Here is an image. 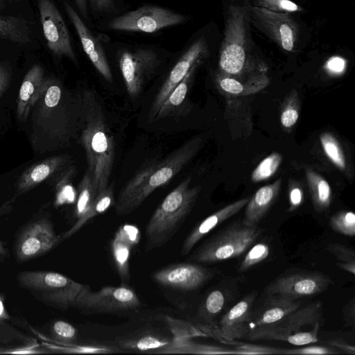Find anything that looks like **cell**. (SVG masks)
Listing matches in <instances>:
<instances>
[{"label": "cell", "mask_w": 355, "mask_h": 355, "mask_svg": "<svg viewBox=\"0 0 355 355\" xmlns=\"http://www.w3.org/2000/svg\"><path fill=\"white\" fill-rule=\"evenodd\" d=\"M81 144L85 148L87 169L97 193L109 185L115 157L113 137L106 123L101 104L91 89L83 92L80 101Z\"/></svg>", "instance_id": "obj_1"}, {"label": "cell", "mask_w": 355, "mask_h": 355, "mask_svg": "<svg viewBox=\"0 0 355 355\" xmlns=\"http://www.w3.org/2000/svg\"><path fill=\"white\" fill-rule=\"evenodd\" d=\"M200 140L188 141L164 160L148 164L139 170L121 190L116 203L119 214L136 209L156 189L168 184L192 159Z\"/></svg>", "instance_id": "obj_2"}, {"label": "cell", "mask_w": 355, "mask_h": 355, "mask_svg": "<svg viewBox=\"0 0 355 355\" xmlns=\"http://www.w3.org/2000/svg\"><path fill=\"white\" fill-rule=\"evenodd\" d=\"M322 319L320 302L299 307L279 320L250 331L244 338L252 340H279L300 346L318 341Z\"/></svg>", "instance_id": "obj_3"}, {"label": "cell", "mask_w": 355, "mask_h": 355, "mask_svg": "<svg viewBox=\"0 0 355 355\" xmlns=\"http://www.w3.org/2000/svg\"><path fill=\"white\" fill-rule=\"evenodd\" d=\"M191 180L190 175L187 177L153 214L146 227L148 249L165 244L191 211L200 192L199 187L189 188Z\"/></svg>", "instance_id": "obj_4"}, {"label": "cell", "mask_w": 355, "mask_h": 355, "mask_svg": "<svg viewBox=\"0 0 355 355\" xmlns=\"http://www.w3.org/2000/svg\"><path fill=\"white\" fill-rule=\"evenodd\" d=\"M249 6H230L227 12L224 37L219 51V66L229 74L242 71L252 47Z\"/></svg>", "instance_id": "obj_5"}, {"label": "cell", "mask_w": 355, "mask_h": 355, "mask_svg": "<svg viewBox=\"0 0 355 355\" xmlns=\"http://www.w3.org/2000/svg\"><path fill=\"white\" fill-rule=\"evenodd\" d=\"M260 233L257 225L248 226L243 223L230 225L198 248L192 259L213 263L239 257L252 246Z\"/></svg>", "instance_id": "obj_6"}, {"label": "cell", "mask_w": 355, "mask_h": 355, "mask_svg": "<svg viewBox=\"0 0 355 355\" xmlns=\"http://www.w3.org/2000/svg\"><path fill=\"white\" fill-rule=\"evenodd\" d=\"M187 20V16L171 10L145 6L113 19L109 27L115 31L150 33L185 23Z\"/></svg>", "instance_id": "obj_7"}, {"label": "cell", "mask_w": 355, "mask_h": 355, "mask_svg": "<svg viewBox=\"0 0 355 355\" xmlns=\"http://www.w3.org/2000/svg\"><path fill=\"white\" fill-rule=\"evenodd\" d=\"M118 62L128 93L135 98L160 65L161 60L154 50L137 48L121 51Z\"/></svg>", "instance_id": "obj_8"}, {"label": "cell", "mask_w": 355, "mask_h": 355, "mask_svg": "<svg viewBox=\"0 0 355 355\" xmlns=\"http://www.w3.org/2000/svg\"><path fill=\"white\" fill-rule=\"evenodd\" d=\"M250 24L286 51H293L299 37V26L288 13L249 6Z\"/></svg>", "instance_id": "obj_9"}, {"label": "cell", "mask_w": 355, "mask_h": 355, "mask_svg": "<svg viewBox=\"0 0 355 355\" xmlns=\"http://www.w3.org/2000/svg\"><path fill=\"white\" fill-rule=\"evenodd\" d=\"M140 305L135 292L130 287L104 286L91 291L87 286L80 295L75 308L90 313L115 312L132 309Z\"/></svg>", "instance_id": "obj_10"}, {"label": "cell", "mask_w": 355, "mask_h": 355, "mask_svg": "<svg viewBox=\"0 0 355 355\" xmlns=\"http://www.w3.org/2000/svg\"><path fill=\"white\" fill-rule=\"evenodd\" d=\"M331 283L330 278L322 273L298 271L278 277L265 290L268 294L280 295L297 300L322 293Z\"/></svg>", "instance_id": "obj_11"}, {"label": "cell", "mask_w": 355, "mask_h": 355, "mask_svg": "<svg viewBox=\"0 0 355 355\" xmlns=\"http://www.w3.org/2000/svg\"><path fill=\"white\" fill-rule=\"evenodd\" d=\"M38 8L44 35L50 51L58 57L65 56L76 62L66 24L51 0H39Z\"/></svg>", "instance_id": "obj_12"}, {"label": "cell", "mask_w": 355, "mask_h": 355, "mask_svg": "<svg viewBox=\"0 0 355 355\" xmlns=\"http://www.w3.org/2000/svg\"><path fill=\"white\" fill-rule=\"evenodd\" d=\"M60 240L47 219L31 223L18 237L15 250L16 260L23 263L41 256L53 248Z\"/></svg>", "instance_id": "obj_13"}, {"label": "cell", "mask_w": 355, "mask_h": 355, "mask_svg": "<svg viewBox=\"0 0 355 355\" xmlns=\"http://www.w3.org/2000/svg\"><path fill=\"white\" fill-rule=\"evenodd\" d=\"M208 48L205 39L196 40L182 54L172 68L165 82L157 94L150 109L148 119L154 121L158 111L175 87L183 80L192 66L207 55Z\"/></svg>", "instance_id": "obj_14"}, {"label": "cell", "mask_w": 355, "mask_h": 355, "mask_svg": "<svg viewBox=\"0 0 355 355\" xmlns=\"http://www.w3.org/2000/svg\"><path fill=\"white\" fill-rule=\"evenodd\" d=\"M210 273L205 268L193 263H178L165 267L153 274L158 284L175 289L192 291L201 286Z\"/></svg>", "instance_id": "obj_15"}, {"label": "cell", "mask_w": 355, "mask_h": 355, "mask_svg": "<svg viewBox=\"0 0 355 355\" xmlns=\"http://www.w3.org/2000/svg\"><path fill=\"white\" fill-rule=\"evenodd\" d=\"M64 8L88 58L98 73L107 82L112 83V73L103 46L94 36L76 11L66 2Z\"/></svg>", "instance_id": "obj_16"}, {"label": "cell", "mask_w": 355, "mask_h": 355, "mask_svg": "<svg viewBox=\"0 0 355 355\" xmlns=\"http://www.w3.org/2000/svg\"><path fill=\"white\" fill-rule=\"evenodd\" d=\"M301 302L289 297L268 294L256 311H252L247 324L248 333L257 327L268 325L283 318L300 307ZM247 333V334H248Z\"/></svg>", "instance_id": "obj_17"}, {"label": "cell", "mask_w": 355, "mask_h": 355, "mask_svg": "<svg viewBox=\"0 0 355 355\" xmlns=\"http://www.w3.org/2000/svg\"><path fill=\"white\" fill-rule=\"evenodd\" d=\"M256 293H252L232 306L221 318L220 334L223 343L244 338L248 333L247 324L251 315Z\"/></svg>", "instance_id": "obj_18"}, {"label": "cell", "mask_w": 355, "mask_h": 355, "mask_svg": "<svg viewBox=\"0 0 355 355\" xmlns=\"http://www.w3.org/2000/svg\"><path fill=\"white\" fill-rule=\"evenodd\" d=\"M46 86L43 68L34 64L27 71L21 84L17 101V116L25 121L32 107L42 97Z\"/></svg>", "instance_id": "obj_19"}, {"label": "cell", "mask_w": 355, "mask_h": 355, "mask_svg": "<svg viewBox=\"0 0 355 355\" xmlns=\"http://www.w3.org/2000/svg\"><path fill=\"white\" fill-rule=\"evenodd\" d=\"M140 239L137 227L125 224L115 233L111 243V250L114 263L121 279L127 282L130 278L129 261L132 248Z\"/></svg>", "instance_id": "obj_20"}, {"label": "cell", "mask_w": 355, "mask_h": 355, "mask_svg": "<svg viewBox=\"0 0 355 355\" xmlns=\"http://www.w3.org/2000/svg\"><path fill=\"white\" fill-rule=\"evenodd\" d=\"M248 201V198L236 201L219 209L198 224L184 239L182 254L187 255L202 237L239 212Z\"/></svg>", "instance_id": "obj_21"}, {"label": "cell", "mask_w": 355, "mask_h": 355, "mask_svg": "<svg viewBox=\"0 0 355 355\" xmlns=\"http://www.w3.org/2000/svg\"><path fill=\"white\" fill-rule=\"evenodd\" d=\"M69 160L65 155L49 157L31 165L19 177L17 183L18 193L26 192L63 169Z\"/></svg>", "instance_id": "obj_22"}, {"label": "cell", "mask_w": 355, "mask_h": 355, "mask_svg": "<svg viewBox=\"0 0 355 355\" xmlns=\"http://www.w3.org/2000/svg\"><path fill=\"white\" fill-rule=\"evenodd\" d=\"M202 59L197 61L191 68L183 80L175 87L164 101L155 119L166 117H181L185 116L189 110L187 96L198 67Z\"/></svg>", "instance_id": "obj_23"}, {"label": "cell", "mask_w": 355, "mask_h": 355, "mask_svg": "<svg viewBox=\"0 0 355 355\" xmlns=\"http://www.w3.org/2000/svg\"><path fill=\"white\" fill-rule=\"evenodd\" d=\"M17 279L22 287L34 293L51 291L73 281L60 273L44 270L22 271L17 275Z\"/></svg>", "instance_id": "obj_24"}, {"label": "cell", "mask_w": 355, "mask_h": 355, "mask_svg": "<svg viewBox=\"0 0 355 355\" xmlns=\"http://www.w3.org/2000/svg\"><path fill=\"white\" fill-rule=\"evenodd\" d=\"M278 189L279 183L260 188L247 203L243 223L248 226H256L275 199Z\"/></svg>", "instance_id": "obj_25"}, {"label": "cell", "mask_w": 355, "mask_h": 355, "mask_svg": "<svg viewBox=\"0 0 355 355\" xmlns=\"http://www.w3.org/2000/svg\"><path fill=\"white\" fill-rule=\"evenodd\" d=\"M87 287L73 280L69 284L55 290L39 292V299L55 308L67 309L76 306L80 295Z\"/></svg>", "instance_id": "obj_26"}, {"label": "cell", "mask_w": 355, "mask_h": 355, "mask_svg": "<svg viewBox=\"0 0 355 355\" xmlns=\"http://www.w3.org/2000/svg\"><path fill=\"white\" fill-rule=\"evenodd\" d=\"M114 183L109 184L96 196L87 213L67 230L63 235L62 239H67L78 231L89 220L96 215L103 213L114 203Z\"/></svg>", "instance_id": "obj_27"}, {"label": "cell", "mask_w": 355, "mask_h": 355, "mask_svg": "<svg viewBox=\"0 0 355 355\" xmlns=\"http://www.w3.org/2000/svg\"><path fill=\"white\" fill-rule=\"evenodd\" d=\"M155 353L159 354H239L236 349L203 345L192 343L187 339H176Z\"/></svg>", "instance_id": "obj_28"}, {"label": "cell", "mask_w": 355, "mask_h": 355, "mask_svg": "<svg viewBox=\"0 0 355 355\" xmlns=\"http://www.w3.org/2000/svg\"><path fill=\"white\" fill-rule=\"evenodd\" d=\"M0 37L19 44L30 42L28 22L20 17L0 15Z\"/></svg>", "instance_id": "obj_29"}, {"label": "cell", "mask_w": 355, "mask_h": 355, "mask_svg": "<svg viewBox=\"0 0 355 355\" xmlns=\"http://www.w3.org/2000/svg\"><path fill=\"white\" fill-rule=\"evenodd\" d=\"M96 195L92 179L86 171L78 188L75 209L77 220L87 213Z\"/></svg>", "instance_id": "obj_30"}, {"label": "cell", "mask_w": 355, "mask_h": 355, "mask_svg": "<svg viewBox=\"0 0 355 355\" xmlns=\"http://www.w3.org/2000/svg\"><path fill=\"white\" fill-rule=\"evenodd\" d=\"M166 338L155 334H144L134 339L124 341L123 348L139 352L161 349L171 343Z\"/></svg>", "instance_id": "obj_31"}, {"label": "cell", "mask_w": 355, "mask_h": 355, "mask_svg": "<svg viewBox=\"0 0 355 355\" xmlns=\"http://www.w3.org/2000/svg\"><path fill=\"white\" fill-rule=\"evenodd\" d=\"M327 250L334 255L337 266L352 275L355 274V252L354 250L340 243H330Z\"/></svg>", "instance_id": "obj_32"}, {"label": "cell", "mask_w": 355, "mask_h": 355, "mask_svg": "<svg viewBox=\"0 0 355 355\" xmlns=\"http://www.w3.org/2000/svg\"><path fill=\"white\" fill-rule=\"evenodd\" d=\"M75 171L74 168H69L67 171L63 173V175L58 187V193L56 196V205L58 206L64 204L73 203L76 201L77 192L73 187L71 179Z\"/></svg>", "instance_id": "obj_33"}, {"label": "cell", "mask_w": 355, "mask_h": 355, "mask_svg": "<svg viewBox=\"0 0 355 355\" xmlns=\"http://www.w3.org/2000/svg\"><path fill=\"white\" fill-rule=\"evenodd\" d=\"M330 225L336 232L347 236L355 234V214L350 211L337 213L330 219Z\"/></svg>", "instance_id": "obj_34"}, {"label": "cell", "mask_w": 355, "mask_h": 355, "mask_svg": "<svg viewBox=\"0 0 355 355\" xmlns=\"http://www.w3.org/2000/svg\"><path fill=\"white\" fill-rule=\"evenodd\" d=\"M270 254V248L267 243H259L254 245L246 253L241 261L239 271H245L266 259Z\"/></svg>", "instance_id": "obj_35"}, {"label": "cell", "mask_w": 355, "mask_h": 355, "mask_svg": "<svg viewBox=\"0 0 355 355\" xmlns=\"http://www.w3.org/2000/svg\"><path fill=\"white\" fill-rule=\"evenodd\" d=\"M281 161L282 157L278 153H272L266 157L254 170L252 180L259 182L272 176L278 168Z\"/></svg>", "instance_id": "obj_36"}, {"label": "cell", "mask_w": 355, "mask_h": 355, "mask_svg": "<svg viewBox=\"0 0 355 355\" xmlns=\"http://www.w3.org/2000/svg\"><path fill=\"white\" fill-rule=\"evenodd\" d=\"M254 6L279 13L304 11L303 8L291 0H254Z\"/></svg>", "instance_id": "obj_37"}, {"label": "cell", "mask_w": 355, "mask_h": 355, "mask_svg": "<svg viewBox=\"0 0 355 355\" xmlns=\"http://www.w3.org/2000/svg\"><path fill=\"white\" fill-rule=\"evenodd\" d=\"M321 144L329 158L340 168H345V157L336 139L330 134L324 133L320 137Z\"/></svg>", "instance_id": "obj_38"}, {"label": "cell", "mask_w": 355, "mask_h": 355, "mask_svg": "<svg viewBox=\"0 0 355 355\" xmlns=\"http://www.w3.org/2000/svg\"><path fill=\"white\" fill-rule=\"evenodd\" d=\"M312 195L315 207L318 211L327 210L330 205L331 190L329 184L320 178L317 183H313Z\"/></svg>", "instance_id": "obj_39"}, {"label": "cell", "mask_w": 355, "mask_h": 355, "mask_svg": "<svg viewBox=\"0 0 355 355\" xmlns=\"http://www.w3.org/2000/svg\"><path fill=\"white\" fill-rule=\"evenodd\" d=\"M52 333L55 339L62 344L69 345L77 338L76 329L63 320H57L53 324Z\"/></svg>", "instance_id": "obj_40"}, {"label": "cell", "mask_w": 355, "mask_h": 355, "mask_svg": "<svg viewBox=\"0 0 355 355\" xmlns=\"http://www.w3.org/2000/svg\"><path fill=\"white\" fill-rule=\"evenodd\" d=\"M225 297L222 291L214 290L206 297L204 304L205 313L209 316L216 315L225 305Z\"/></svg>", "instance_id": "obj_41"}, {"label": "cell", "mask_w": 355, "mask_h": 355, "mask_svg": "<svg viewBox=\"0 0 355 355\" xmlns=\"http://www.w3.org/2000/svg\"><path fill=\"white\" fill-rule=\"evenodd\" d=\"M51 349H55L57 351H60V352L64 353H92V354H99V353H107L112 352V349L107 347L104 346H94V345H85V346H78V345H67V346H49V347Z\"/></svg>", "instance_id": "obj_42"}, {"label": "cell", "mask_w": 355, "mask_h": 355, "mask_svg": "<svg viewBox=\"0 0 355 355\" xmlns=\"http://www.w3.org/2000/svg\"><path fill=\"white\" fill-rule=\"evenodd\" d=\"M332 347L311 345L295 349H281L280 354H337Z\"/></svg>", "instance_id": "obj_43"}, {"label": "cell", "mask_w": 355, "mask_h": 355, "mask_svg": "<svg viewBox=\"0 0 355 355\" xmlns=\"http://www.w3.org/2000/svg\"><path fill=\"white\" fill-rule=\"evenodd\" d=\"M220 87L225 92L238 94L243 92V85L238 80L232 78H223L219 82Z\"/></svg>", "instance_id": "obj_44"}, {"label": "cell", "mask_w": 355, "mask_h": 355, "mask_svg": "<svg viewBox=\"0 0 355 355\" xmlns=\"http://www.w3.org/2000/svg\"><path fill=\"white\" fill-rule=\"evenodd\" d=\"M93 11L96 12H113L116 10L114 0H89Z\"/></svg>", "instance_id": "obj_45"}, {"label": "cell", "mask_w": 355, "mask_h": 355, "mask_svg": "<svg viewBox=\"0 0 355 355\" xmlns=\"http://www.w3.org/2000/svg\"><path fill=\"white\" fill-rule=\"evenodd\" d=\"M11 74L6 64L0 62V97L6 92L10 82Z\"/></svg>", "instance_id": "obj_46"}, {"label": "cell", "mask_w": 355, "mask_h": 355, "mask_svg": "<svg viewBox=\"0 0 355 355\" xmlns=\"http://www.w3.org/2000/svg\"><path fill=\"white\" fill-rule=\"evenodd\" d=\"M44 352H42L38 348L37 345H31L25 347H17L16 349H11L9 350L1 351L0 354H43Z\"/></svg>", "instance_id": "obj_47"}, {"label": "cell", "mask_w": 355, "mask_h": 355, "mask_svg": "<svg viewBox=\"0 0 355 355\" xmlns=\"http://www.w3.org/2000/svg\"><path fill=\"white\" fill-rule=\"evenodd\" d=\"M298 119V112L295 109H287L283 112L281 116L282 124L285 127H291L294 125Z\"/></svg>", "instance_id": "obj_48"}, {"label": "cell", "mask_w": 355, "mask_h": 355, "mask_svg": "<svg viewBox=\"0 0 355 355\" xmlns=\"http://www.w3.org/2000/svg\"><path fill=\"white\" fill-rule=\"evenodd\" d=\"M345 67V61L339 57L329 59L327 63V68L331 72L339 73L343 71Z\"/></svg>", "instance_id": "obj_49"}, {"label": "cell", "mask_w": 355, "mask_h": 355, "mask_svg": "<svg viewBox=\"0 0 355 355\" xmlns=\"http://www.w3.org/2000/svg\"><path fill=\"white\" fill-rule=\"evenodd\" d=\"M328 345L335 349L343 350L345 353L350 354H355V348L354 345H349L339 340H331L327 342Z\"/></svg>", "instance_id": "obj_50"}, {"label": "cell", "mask_w": 355, "mask_h": 355, "mask_svg": "<svg viewBox=\"0 0 355 355\" xmlns=\"http://www.w3.org/2000/svg\"><path fill=\"white\" fill-rule=\"evenodd\" d=\"M302 201V191L299 188H294L290 193V211H293L300 205Z\"/></svg>", "instance_id": "obj_51"}, {"label": "cell", "mask_w": 355, "mask_h": 355, "mask_svg": "<svg viewBox=\"0 0 355 355\" xmlns=\"http://www.w3.org/2000/svg\"><path fill=\"white\" fill-rule=\"evenodd\" d=\"M78 9L79 10L80 14L84 17H87V0H74Z\"/></svg>", "instance_id": "obj_52"}, {"label": "cell", "mask_w": 355, "mask_h": 355, "mask_svg": "<svg viewBox=\"0 0 355 355\" xmlns=\"http://www.w3.org/2000/svg\"><path fill=\"white\" fill-rule=\"evenodd\" d=\"M6 318V312L3 302L0 297V318Z\"/></svg>", "instance_id": "obj_53"}, {"label": "cell", "mask_w": 355, "mask_h": 355, "mask_svg": "<svg viewBox=\"0 0 355 355\" xmlns=\"http://www.w3.org/2000/svg\"><path fill=\"white\" fill-rule=\"evenodd\" d=\"M6 251L3 244L0 241V256H4L6 254Z\"/></svg>", "instance_id": "obj_54"}, {"label": "cell", "mask_w": 355, "mask_h": 355, "mask_svg": "<svg viewBox=\"0 0 355 355\" xmlns=\"http://www.w3.org/2000/svg\"><path fill=\"white\" fill-rule=\"evenodd\" d=\"M1 1V0H0Z\"/></svg>", "instance_id": "obj_55"}]
</instances>
